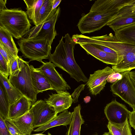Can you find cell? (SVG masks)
<instances>
[{
    "instance_id": "1",
    "label": "cell",
    "mask_w": 135,
    "mask_h": 135,
    "mask_svg": "<svg viewBox=\"0 0 135 135\" xmlns=\"http://www.w3.org/2000/svg\"><path fill=\"white\" fill-rule=\"evenodd\" d=\"M76 44L69 34H65L62 36L54 52L49 58L55 67L66 71L78 82L87 83L88 79L74 58V50Z\"/></svg>"
},
{
    "instance_id": "2",
    "label": "cell",
    "mask_w": 135,
    "mask_h": 135,
    "mask_svg": "<svg viewBox=\"0 0 135 135\" xmlns=\"http://www.w3.org/2000/svg\"><path fill=\"white\" fill-rule=\"evenodd\" d=\"M26 12L19 8L0 11V27L20 39L30 30L31 24Z\"/></svg>"
},
{
    "instance_id": "3",
    "label": "cell",
    "mask_w": 135,
    "mask_h": 135,
    "mask_svg": "<svg viewBox=\"0 0 135 135\" xmlns=\"http://www.w3.org/2000/svg\"><path fill=\"white\" fill-rule=\"evenodd\" d=\"M17 58L20 69L9 75V79L12 84L30 99L33 104L36 101L37 94L33 85L29 62L19 56Z\"/></svg>"
},
{
    "instance_id": "4",
    "label": "cell",
    "mask_w": 135,
    "mask_h": 135,
    "mask_svg": "<svg viewBox=\"0 0 135 135\" xmlns=\"http://www.w3.org/2000/svg\"><path fill=\"white\" fill-rule=\"evenodd\" d=\"M19 50L24 58L42 63V60L49 58L51 54V44L47 39L24 38L17 41Z\"/></svg>"
},
{
    "instance_id": "5",
    "label": "cell",
    "mask_w": 135,
    "mask_h": 135,
    "mask_svg": "<svg viewBox=\"0 0 135 135\" xmlns=\"http://www.w3.org/2000/svg\"><path fill=\"white\" fill-rule=\"evenodd\" d=\"M77 44L88 43L97 44L107 47L114 50L119 57V63L123 57L135 46V45L118 41L111 33L102 36L88 37L82 34H77L75 36Z\"/></svg>"
},
{
    "instance_id": "6",
    "label": "cell",
    "mask_w": 135,
    "mask_h": 135,
    "mask_svg": "<svg viewBox=\"0 0 135 135\" xmlns=\"http://www.w3.org/2000/svg\"><path fill=\"white\" fill-rule=\"evenodd\" d=\"M117 13H103L89 12L86 14L83 13L77 26L82 34L93 32L107 25Z\"/></svg>"
},
{
    "instance_id": "7",
    "label": "cell",
    "mask_w": 135,
    "mask_h": 135,
    "mask_svg": "<svg viewBox=\"0 0 135 135\" xmlns=\"http://www.w3.org/2000/svg\"><path fill=\"white\" fill-rule=\"evenodd\" d=\"M60 12V8L59 7L55 13L49 17L43 22L32 27L23 37L46 39L49 40L52 44L57 35L55 26Z\"/></svg>"
},
{
    "instance_id": "8",
    "label": "cell",
    "mask_w": 135,
    "mask_h": 135,
    "mask_svg": "<svg viewBox=\"0 0 135 135\" xmlns=\"http://www.w3.org/2000/svg\"><path fill=\"white\" fill-rule=\"evenodd\" d=\"M130 71L122 73V78L113 83L110 86V91L120 97L133 110L135 109V87L129 74Z\"/></svg>"
},
{
    "instance_id": "9",
    "label": "cell",
    "mask_w": 135,
    "mask_h": 135,
    "mask_svg": "<svg viewBox=\"0 0 135 135\" xmlns=\"http://www.w3.org/2000/svg\"><path fill=\"white\" fill-rule=\"evenodd\" d=\"M30 110L33 115L34 129L49 123L57 114L52 107L42 100H38L33 104Z\"/></svg>"
},
{
    "instance_id": "10",
    "label": "cell",
    "mask_w": 135,
    "mask_h": 135,
    "mask_svg": "<svg viewBox=\"0 0 135 135\" xmlns=\"http://www.w3.org/2000/svg\"><path fill=\"white\" fill-rule=\"evenodd\" d=\"M130 112L125 105L115 99L107 104L104 109L108 122L119 125L124 124L128 120Z\"/></svg>"
},
{
    "instance_id": "11",
    "label": "cell",
    "mask_w": 135,
    "mask_h": 135,
    "mask_svg": "<svg viewBox=\"0 0 135 135\" xmlns=\"http://www.w3.org/2000/svg\"><path fill=\"white\" fill-rule=\"evenodd\" d=\"M42 65L38 68L41 71L49 82L52 90L57 93L61 91H66L71 88L63 78L61 74L56 70L55 66L49 61L44 62Z\"/></svg>"
},
{
    "instance_id": "12",
    "label": "cell",
    "mask_w": 135,
    "mask_h": 135,
    "mask_svg": "<svg viewBox=\"0 0 135 135\" xmlns=\"http://www.w3.org/2000/svg\"><path fill=\"white\" fill-rule=\"evenodd\" d=\"M115 73L112 68L107 66L90 74L86 84L91 94L96 95L99 94L105 87L108 77Z\"/></svg>"
},
{
    "instance_id": "13",
    "label": "cell",
    "mask_w": 135,
    "mask_h": 135,
    "mask_svg": "<svg viewBox=\"0 0 135 135\" xmlns=\"http://www.w3.org/2000/svg\"><path fill=\"white\" fill-rule=\"evenodd\" d=\"M132 0H97L91 6L89 12L103 13L118 12L122 7L128 4Z\"/></svg>"
},
{
    "instance_id": "14",
    "label": "cell",
    "mask_w": 135,
    "mask_h": 135,
    "mask_svg": "<svg viewBox=\"0 0 135 135\" xmlns=\"http://www.w3.org/2000/svg\"><path fill=\"white\" fill-rule=\"evenodd\" d=\"M49 96L45 101L54 108L57 114L67 110L73 102L71 95L66 91H60Z\"/></svg>"
},
{
    "instance_id": "15",
    "label": "cell",
    "mask_w": 135,
    "mask_h": 135,
    "mask_svg": "<svg viewBox=\"0 0 135 135\" xmlns=\"http://www.w3.org/2000/svg\"><path fill=\"white\" fill-rule=\"evenodd\" d=\"M79 45L87 54L92 55L103 63L112 66L118 63L119 57L117 54L106 52L91 44L84 43Z\"/></svg>"
},
{
    "instance_id": "16",
    "label": "cell",
    "mask_w": 135,
    "mask_h": 135,
    "mask_svg": "<svg viewBox=\"0 0 135 135\" xmlns=\"http://www.w3.org/2000/svg\"><path fill=\"white\" fill-rule=\"evenodd\" d=\"M32 83L36 93L48 90H52L51 86L42 72L38 68L30 66Z\"/></svg>"
},
{
    "instance_id": "17",
    "label": "cell",
    "mask_w": 135,
    "mask_h": 135,
    "mask_svg": "<svg viewBox=\"0 0 135 135\" xmlns=\"http://www.w3.org/2000/svg\"><path fill=\"white\" fill-rule=\"evenodd\" d=\"M32 105L30 99L22 95L14 103L10 104L9 119H13L25 114L29 111Z\"/></svg>"
},
{
    "instance_id": "18",
    "label": "cell",
    "mask_w": 135,
    "mask_h": 135,
    "mask_svg": "<svg viewBox=\"0 0 135 135\" xmlns=\"http://www.w3.org/2000/svg\"><path fill=\"white\" fill-rule=\"evenodd\" d=\"M73 112H70L68 110H65L51 120L49 123L33 130L34 132L45 131L55 127L63 125L66 126L70 124L73 117Z\"/></svg>"
},
{
    "instance_id": "19",
    "label": "cell",
    "mask_w": 135,
    "mask_h": 135,
    "mask_svg": "<svg viewBox=\"0 0 135 135\" xmlns=\"http://www.w3.org/2000/svg\"><path fill=\"white\" fill-rule=\"evenodd\" d=\"M112 69L115 73H120L135 69V46L123 57L119 64L112 66Z\"/></svg>"
},
{
    "instance_id": "20",
    "label": "cell",
    "mask_w": 135,
    "mask_h": 135,
    "mask_svg": "<svg viewBox=\"0 0 135 135\" xmlns=\"http://www.w3.org/2000/svg\"><path fill=\"white\" fill-rule=\"evenodd\" d=\"M11 120L25 135L31 134L33 131V115L32 112L30 110L24 115Z\"/></svg>"
},
{
    "instance_id": "21",
    "label": "cell",
    "mask_w": 135,
    "mask_h": 135,
    "mask_svg": "<svg viewBox=\"0 0 135 135\" xmlns=\"http://www.w3.org/2000/svg\"><path fill=\"white\" fill-rule=\"evenodd\" d=\"M81 107L78 104L74 108L73 117L67 135H80L81 125L85 121L81 114Z\"/></svg>"
},
{
    "instance_id": "22",
    "label": "cell",
    "mask_w": 135,
    "mask_h": 135,
    "mask_svg": "<svg viewBox=\"0 0 135 135\" xmlns=\"http://www.w3.org/2000/svg\"><path fill=\"white\" fill-rule=\"evenodd\" d=\"M114 32L118 41L135 45V24L120 28Z\"/></svg>"
},
{
    "instance_id": "23",
    "label": "cell",
    "mask_w": 135,
    "mask_h": 135,
    "mask_svg": "<svg viewBox=\"0 0 135 135\" xmlns=\"http://www.w3.org/2000/svg\"><path fill=\"white\" fill-rule=\"evenodd\" d=\"M44 0H23L26 6V12L28 18L32 21L35 26L37 25L39 13Z\"/></svg>"
},
{
    "instance_id": "24",
    "label": "cell",
    "mask_w": 135,
    "mask_h": 135,
    "mask_svg": "<svg viewBox=\"0 0 135 135\" xmlns=\"http://www.w3.org/2000/svg\"><path fill=\"white\" fill-rule=\"evenodd\" d=\"M0 81L5 89L10 104L14 103L23 95L12 84L9 79L0 73Z\"/></svg>"
},
{
    "instance_id": "25",
    "label": "cell",
    "mask_w": 135,
    "mask_h": 135,
    "mask_svg": "<svg viewBox=\"0 0 135 135\" xmlns=\"http://www.w3.org/2000/svg\"><path fill=\"white\" fill-rule=\"evenodd\" d=\"M0 41L5 46L15 57L18 56L19 51L13 40V37L7 31L0 27Z\"/></svg>"
},
{
    "instance_id": "26",
    "label": "cell",
    "mask_w": 135,
    "mask_h": 135,
    "mask_svg": "<svg viewBox=\"0 0 135 135\" xmlns=\"http://www.w3.org/2000/svg\"><path fill=\"white\" fill-rule=\"evenodd\" d=\"M10 105L5 89L0 81V116L4 120L9 119Z\"/></svg>"
},
{
    "instance_id": "27",
    "label": "cell",
    "mask_w": 135,
    "mask_h": 135,
    "mask_svg": "<svg viewBox=\"0 0 135 135\" xmlns=\"http://www.w3.org/2000/svg\"><path fill=\"white\" fill-rule=\"evenodd\" d=\"M134 24H135V15H133L114 19L107 25L114 32L120 28Z\"/></svg>"
},
{
    "instance_id": "28",
    "label": "cell",
    "mask_w": 135,
    "mask_h": 135,
    "mask_svg": "<svg viewBox=\"0 0 135 135\" xmlns=\"http://www.w3.org/2000/svg\"><path fill=\"white\" fill-rule=\"evenodd\" d=\"M52 0H44L39 13L37 26L43 22L55 12L57 8L52 11Z\"/></svg>"
},
{
    "instance_id": "29",
    "label": "cell",
    "mask_w": 135,
    "mask_h": 135,
    "mask_svg": "<svg viewBox=\"0 0 135 135\" xmlns=\"http://www.w3.org/2000/svg\"><path fill=\"white\" fill-rule=\"evenodd\" d=\"M107 126L112 135H132L131 129L128 120L125 123L120 125L108 122Z\"/></svg>"
},
{
    "instance_id": "30",
    "label": "cell",
    "mask_w": 135,
    "mask_h": 135,
    "mask_svg": "<svg viewBox=\"0 0 135 135\" xmlns=\"http://www.w3.org/2000/svg\"><path fill=\"white\" fill-rule=\"evenodd\" d=\"M6 126L11 135H25L10 119L4 120Z\"/></svg>"
},
{
    "instance_id": "31",
    "label": "cell",
    "mask_w": 135,
    "mask_h": 135,
    "mask_svg": "<svg viewBox=\"0 0 135 135\" xmlns=\"http://www.w3.org/2000/svg\"><path fill=\"white\" fill-rule=\"evenodd\" d=\"M0 54L6 61L8 65L10 61L15 57L13 56L1 41H0Z\"/></svg>"
},
{
    "instance_id": "32",
    "label": "cell",
    "mask_w": 135,
    "mask_h": 135,
    "mask_svg": "<svg viewBox=\"0 0 135 135\" xmlns=\"http://www.w3.org/2000/svg\"><path fill=\"white\" fill-rule=\"evenodd\" d=\"M0 73L8 78L10 75V71L9 65L0 54Z\"/></svg>"
},
{
    "instance_id": "33",
    "label": "cell",
    "mask_w": 135,
    "mask_h": 135,
    "mask_svg": "<svg viewBox=\"0 0 135 135\" xmlns=\"http://www.w3.org/2000/svg\"><path fill=\"white\" fill-rule=\"evenodd\" d=\"M18 57L14 58L9 62V67L10 75L12 74L20 69L18 60Z\"/></svg>"
},
{
    "instance_id": "34",
    "label": "cell",
    "mask_w": 135,
    "mask_h": 135,
    "mask_svg": "<svg viewBox=\"0 0 135 135\" xmlns=\"http://www.w3.org/2000/svg\"><path fill=\"white\" fill-rule=\"evenodd\" d=\"M85 84H82L80 85L77 88L75 89L74 92L71 95L73 98V103H76L78 102V99L80 92L83 90Z\"/></svg>"
},
{
    "instance_id": "35",
    "label": "cell",
    "mask_w": 135,
    "mask_h": 135,
    "mask_svg": "<svg viewBox=\"0 0 135 135\" xmlns=\"http://www.w3.org/2000/svg\"><path fill=\"white\" fill-rule=\"evenodd\" d=\"M0 135H11L6 126L4 119L0 116Z\"/></svg>"
},
{
    "instance_id": "36",
    "label": "cell",
    "mask_w": 135,
    "mask_h": 135,
    "mask_svg": "<svg viewBox=\"0 0 135 135\" xmlns=\"http://www.w3.org/2000/svg\"><path fill=\"white\" fill-rule=\"evenodd\" d=\"M122 77L121 73H115L108 77L107 81L108 82L114 83L117 80L121 79Z\"/></svg>"
},
{
    "instance_id": "37",
    "label": "cell",
    "mask_w": 135,
    "mask_h": 135,
    "mask_svg": "<svg viewBox=\"0 0 135 135\" xmlns=\"http://www.w3.org/2000/svg\"><path fill=\"white\" fill-rule=\"evenodd\" d=\"M92 44L106 52L118 55L117 53L114 50L107 47L97 44Z\"/></svg>"
},
{
    "instance_id": "38",
    "label": "cell",
    "mask_w": 135,
    "mask_h": 135,
    "mask_svg": "<svg viewBox=\"0 0 135 135\" xmlns=\"http://www.w3.org/2000/svg\"><path fill=\"white\" fill-rule=\"evenodd\" d=\"M128 119L130 126L135 130V109L130 112Z\"/></svg>"
},
{
    "instance_id": "39",
    "label": "cell",
    "mask_w": 135,
    "mask_h": 135,
    "mask_svg": "<svg viewBox=\"0 0 135 135\" xmlns=\"http://www.w3.org/2000/svg\"><path fill=\"white\" fill-rule=\"evenodd\" d=\"M6 0H0V11L7 9L6 5Z\"/></svg>"
},
{
    "instance_id": "40",
    "label": "cell",
    "mask_w": 135,
    "mask_h": 135,
    "mask_svg": "<svg viewBox=\"0 0 135 135\" xmlns=\"http://www.w3.org/2000/svg\"><path fill=\"white\" fill-rule=\"evenodd\" d=\"M61 0H52V10H53L57 8L60 3Z\"/></svg>"
},
{
    "instance_id": "41",
    "label": "cell",
    "mask_w": 135,
    "mask_h": 135,
    "mask_svg": "<svg viewBox=\"0 0 135 135\" xmlns=\"http://www.w3.org/2000/svg\"><path fill=\"white\" fill-rule=\"evenodd\" d=\"M133 15H135V9L132 11L125 14V15L122 16V17L126 16Z\"/></svg>"
},
{
    "instance_id": "42",
    "label": "cell",
    "mask_w": 135,
    "mask_h": 135,
    "mask_svg": "<svg viewBox=\"0 0 135 135\" xmlns=\"http://www.w3.org/2000/svg\"><path fill=\"white\" fill-rule=\"evenodd\" d=\"M84 101L86 103L89 102L90 100V96H87L84 98Z\"/></svg>"
},
{
    "instance_id": "43",
    "label": "cell",
    "mask_w": 135,
    "mask_h": 135,
    "mask_svg": "<svg viewBox=\"0 0 135 135\" xmlns=\"http://www.w3.org/2000/svg\"><path fill=\"white\" fill-rule=\"evenodd\" d=\"M98 135L96 134H94V135ZM112 135L109 132H105L102 135Z\"/></svg>"
},
{
    "instance_id": "44",
    "label": "cell",
    "mask_w": 135,
    "mask_h": 135,
    "mask_svg": "<svg viewBox=\"0 0 135 135\" xmlns=\"http://www.w3.org/2000/svg\"><path fill=\"white\" fill-rule=\"evenodd\" d=\"M29 135H46V134H42V133H38V134H30Z\"/></svg>"
},
{
    "instance_id": "45",
    "label": "cell",
    "mask_w": 135,
    "mask_h": 135,
    "mask_svg": "<svg viewBox=\"0 0 135 135\" xmlns=\"http://www.w3.org/2000/svg\"><path fill=\"white\" fill-rule=\"evenodd\" d=\"M48 135H52L49 132H48L47 134Z\"/></svg>"
}]
</instances>
